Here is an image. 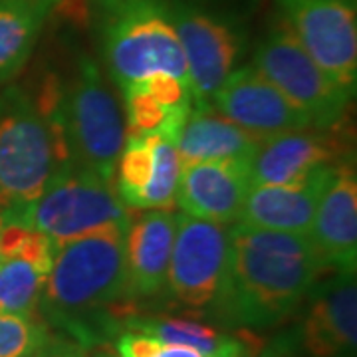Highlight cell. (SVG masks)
Returning a JSON list of instances; mask_svg holds the SVG:
<instances>
[{
    "label": "cell",
    "instance_id": "obj_1",
    "mask_svg": "<svg viewBox=\"0 0 357 357\" xmlns=\"http://www.w3.org/2000/svg\"><path fill=\"white\" fill-rule=\"evenodd\" d=\"M330 272L307 234L234 222L229 262L213 316L238 332H262L300 310L316 282Z\"/></svg>",
    "mask_w": 357,
    "mask_h": 357
},
{
    "label": "cell",
    "instance_id": "obj_2",
    "mask_svg": "<svg viewBox=\"0 0 357 357\" xmlns=\"http://www.w3.org/2000/svg\"><path fill=\"white\" fill-rule=\"evenodd\" d=\"M126 230L107 229L58 246L38 314L86 347L102 344L117 319L139 314L128 300Z\"/></svg>",
    "mask_w": 357,
    "mask_h": 357
},
{
    "label": "cell",
    "instance_id": "obj_3",
    "mask_svg": "<svg viewBox=\"0 0 357 357\" xmlns=\"http://www.w3.org/2000/svg\"><path fill=\"white\" fill-rule=\"evenodd\" d=\"M93 22L103 64L119 91L157 74L189 84L167 0H93Z\"/></svg>",
    "mask_w": 357,
    "mask_h": 357
},
{
    "label": "cell",
    "instance_id": "obj_4",
    "mask_svg": "<svg viewBox=\"0 0 357 357\" xmlns=\"http://www.w3.org/2000/svg\"><path fill=\"white\" fill-rule=\"evenodd\" d=\"M60 119L72 165L114 183L126 145L123 107L100 66L86 54L77 56L72 74L62 79Z\"/></svg>",
    "mask_w": 357,
    "mask_h": 357
},
{
    "label": "cell",
    "instance_id": "obj_5",
    "mask_svg": "<svg viewBox=\"0 0 357 357\" xmlns=\"http://www.w3.org/2000/svg\"><path fill=\"white\" fill-rule=\"evenodd\" d=\"M167 4L189 70L192 109H203L246 56L248 26L241 14L213 0Z\"/></svg>",
    "mask_w": 357,
    "mask_h": 357
},
{
    "label": "cell",
    "instance_id": "obj_6",
    "mask_svg": "<svg viewBox=\"0 0 357 357\" xmlns=\"http://www.w3.org/2000/svg\"><path fill=\"white\" fill-rule=\"evenodd\" d=\"M4 215L50 236L58 246L93 232L128 229L133 218L112 183L76 165L58 167L34 203Z\"/></svg>",
    "mask_w": 357,
    "mask_h": 357
},
{
    "label": "cell",
    "instance_id": "obj_7",
    "mask_svg": "<svg viewBox=\"0 0 357 357\" xmlns=\"http://www.w3.org/2000/svg\"><path fill=\"white\" fill-rule=\"evenodd\" d=\"M56 171L54 141L34 96L0 89V211L18 213L38 199Z\"/></svg>",
    "mask_w": 357,
    "mask_h": 357
},
{
    "label": "cell",
    "instance_id": "obj_8",
    "mask_svg": "<svg viewBox=\"0 0 357 357\" xmlns=\"http://www.w3.org/2000/svg\"><path fill=\"white\" fill-rule=\"evenodd\" d=\"M252 66L306 115L316 129L347 128L354 93L345 91L276 18L256 44Z\"/></svg>",
    "mask_w": 357,
    "mask_h": 357
},
{
    "label": "cell",
    "instance_id": "obj_9",
    "mask_svg": "<svg viewBox=\"0 0 357 357\" xmlns=\"http://www.w3.org/2000/svg\"><path fill=\"white\" fill-rule=\"evenodd\" d=\"M296 324L274 342L296 357H357L356 272H332L310 290Z\"/></svg>",
    "mask_w": 357,
    "mask_h": 357
},
{
    "label": "cell",
    "instance_id": "obj_10",
    "mask_svg": "<svg viewBox=\"0 0 357 357\" xmlns=\"http://www.w3.org/2000/svg\"><path fill=\"white\" fill-rule=\"evenodd\" d=\"M276 8L316 64L356 96L357 0H276Z\"/></svg>",
    "mask_w": 357,
    "mask_h": 357
},
{
    "label": "cell",
    "instance_id": "obj_11",
    "mask_svg": "<svg viewBox=\"0 0 357 357\" xmlns=\"http://www.w3.org/2000/svg\"><path fill=\"white\" fill-rule=\"evenodd\" d=\"M229 262V227L177 215L167 270V294L181 306L213 312Z\"/></svg>",
    "mask_w": 357,
    "mask_h": 357
},
{
    "label": "cell",
    "instance_id": "obj_12",
    "mask_svg": "<svg viewBox=\"0 0 357 357\" xmlns=\"http://www.w3.org/2000/svg\"><path fill=\"white\" fill-rule=\"evenodd\" d=\"M347 129H296L260 141L250 159L252 185H294L351 159Z\"/></svg>",
    "mask_w": 357,
    "mask_h": 357
},
{
    "label": "cell",
    "instance_id": "obj_13",
    "mask_svg": "<svg viewBox=\"0 0 357 357\" xmlns=\"http://www.w3.org/2000/svg\"><path fill=\"white\" fill-rule=\"evenodd\" d=\"M211 107L260 141L312 128L306 115L252 64L238 66L225 79L211 98Z\"/></svg>",
    "mask_w": 357,
    "mask_h": 357
},
{
    "label": "cell",
    "instance_id": "obj_14",
    "mask_svg": "<svg viewBox=\"0 0 357 357\" xmlns=\"http://www.w3.org/2000/svg\"><path fill=\"white\" fill-rule=\"evenodd\" d=\"M250 189V161H197L181 169L177 206L189 217L229 227L241 220Z\"/></svg>",
    "mask_w": 357,
    "mask_h": 357
},
{
    "label": "cell",
    "instance_id": "obj_15",
    "mask_svg": "<svg viewBox=\"0 0 357 357\" xmlns=\"http://www.w3.org/2000/svg\"><path fill=\"white\" fill-rule=\"evenodd\" d=\"M310 238L330 272H356L357 173L354 157L333 167L316 208Z\"/></svg>",
    "mask_w": 357,
    "mask_h": 357
},
{
    "label": "cell",
    "instance_id": "obj_16",
    "mask_svg": "<svg viewBox=\"0 0 357 357\" xmlns=\"http://www.w3.org/2000/svg\"><path fill=\"white\" fill-rule=\"evenodd\" d=\"M175 230V211H145L141 217L131 218L126 230V280L131 306L137 307V302L167 294Z\"/></svg>",
    "mask_w": 357,
    "mask_h": 357
},
{
    "label": "cell",
    "instance_id": "obj_17",
    "mask_svg": "<svg viewBox=\"0 0 357 357\" xmlns=\"http://www.w3.org/2000/svg\"><path fill=\"white\" fill-rule=\"evenodd\" d=\"M335 167V165H333ZM333 167L294 185H252L238 222L290 234H307Z\"/></svg>",
    "mask_w": 357,
    "mask_h": 357
},
{
    "label": "cell",
    "instance_id": "obj_18",
    "mask_svg": "<svg viewBox=\"0 0 357 357\" xmlns=\"http://www.w3.org/2000/svg\"><path fill=\"white\" fill-rule=\"evenodd\" d=\"M258 145L260 139L215 112L211 105L192 109L175 143L183 165L215 159L250 161Z\"/></svg>",
    "mask_w": 357,
    "mask_h": 357
},
{
    "label": "cell",
    "instance_id": "obj_19",
    "mask_svg": "<svg viewBox=\"0 0 357 357\" xmlns=\"http://www.w3.org/2000/svg\"><path fill=\"white\" fill-rule=\"evenodd\" d=\"M60 4L62 0H0V86L22 72Z\"/></svg>",
    "mask_w": 357,
    "mask_h": 357
},
{
    "label": "cell",
    "instance_id": "obj_20",
    "mask_svg": "<svg viewBox=\"0 0 357 357\" xmlns=\"http://www.w3.org/2000/svg\"><path fill=\"white\" fill-rule=\"evenodd\" d=\"M123 330H133L151 335L163 344H177L195 347L201 354L211 357H238L250 351L248 344L252 342L250 332L238 335L218 330L211 324L192 318L177 316H129L121 321Z\"/></svg>",
    "mask_w": 357,
    "mask_h": 357
},
{
    "label": "cell",
    "instance_id": "obj_21",
    "mask_svg": "<svg viewBox=\"0 0 357 357\" xmlns=\"http://www.w3.org/2000/svg\"><path fill=\"white\" fill-rule=\"evenodd\" d=\"M46 274L20 258L0 262V314H38Z\"/></svg>",
    "mask_w": 357,
    "mask_h": 357
},
{
    "label": "cell",
    "instance_id": "obj_22",
    "mask_svg": "<svg viewBox=\"0 0 357 357\" xmlns=\"http://www.w3.org/2000/svg\"><path fill=\"white\" fill-rule=\"evenodd\" d=\"M159 133L143 137H126L115 167L114 189L129 211H135L141 192L153 175V147Z\"/></svg>",
    "mask_w": 357,
    "mask_h": 357
},
{
    "label": "cell",
    "instance_id": "obj_23",
    "mask_svg": "<svg viewBox=\"0 0 357 357\" xmlns=\"http://www.w3.org/2000/svg\"><path fill=\"white\" fill-rule=\"evenodd\" d=\"M181 169L175 143L159 135L153 147V175L141 192L135 211H175Z\"/></svg>",
    "mask_w": 357,
    "mask_h": 357
},
{
    "label": "cell",
    "instance_id": "obj_24",
    "mask_svg": "<svg viewBox=\"0 0 357 357\" xmlns=\"http://www.w3.org/2000/svg\"><path fill=\"white\" fill-rule=\"evenodd\" d=\"M48 335L50 326L38 314H0V357H32Z\"/></svg>",
    "mask_w": 357,
    "mask_h": 357
},
{
    "label": "cell",
    "instance_id": "obj_25",
    "mask_svg": "<svg viewBox=\"0 0 357 357\" xmlns=\"http://www.w3.org/2000/svg\"><path fill=\"white\" fill-rule=\"evenodd\" d=\"M89 347L68 333H50L32 357H88Z\"/></svg>",
    "mask_w": 357,
    "mask_h": 357
},
{
    "label": "cell",
    "instance_id": "obj_26",
    "mask_svg": "<svg viewBox=\"0 0 357 357\" xmlns=\"http://www.w3.org/2000/svg\"><path fill=\"white\" fill-rule=\"evenodd\" d=\"M147 357H211L201 354L199 349L195 347H187V345H177V344H163V342H155L151 354ZM241 357V356H238Z\"/></svg>",
    "mask_w": 357,
    "mask_h": 357
},
{
    "label": "cell",
    "instance_id": "obj_27",
    "mask_svg": "<svg viewBox=\"0 0 357 357\" xmlns=\"http://www.w3.org/2000/svg\"><path fill=\"white\" fill-rule=\"evenodd\" d=\"M256 357H296L292 356L290 351H286L282 345H278L276 342H272V344H268L266 347H264V351L262 354H258Z\"/></svg>",
    "mask_w": 357,
    "mask_h": 357
},
{
    "label": "cell",
    "instance_id": "obj_28",
    "mask_svg": "<svg viewBox=\"0 0 357 357\" xmlns=\"http://www.w3.org/2000/svg\"><path fill=\"white\" fill-rule=\"evenodd\" d=\"M88 357H119L115 351H112L107 344H98L93 351H88Z\"/></svg>",
    "mask_w": 357,
    "mask_h": 357
},
{
    "label": "cell",
    "instance_id": "obj_29",
    "mask_svg": "<svg viewBox=\"0 0 357 357\" xmlns=\"http://www.w3.org/2000/svg\"><path fill=\"white\" fill-rule=\"evenodd\" d=\"M4 220H6V215L0 211V230H2V227H4ZM0 262H2V256H0Z\"/></svg>",
    "mask_w": 357,
    "mask_h": 357
},
{
    "label": "cell",
    "instance_id": "obj_30",
    "mask_svg": "<svg viewBox=\"0 0 357 357\" xmlns=\"http://www.w3.org/2000/svg\"><path fill=\"white\" fill-rule=\"evenodd\" d=\"M256 356H258V354H255V351H246V354H243L241 357H256Z\"/></svg>",
    "mask_w": 357,
    "mask_h": 357
}]
</instances>
